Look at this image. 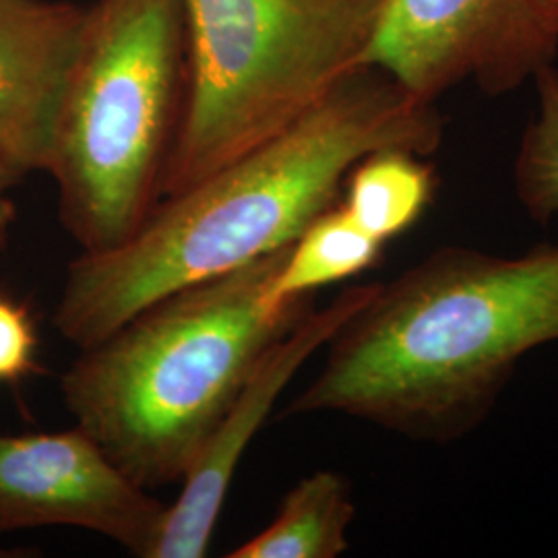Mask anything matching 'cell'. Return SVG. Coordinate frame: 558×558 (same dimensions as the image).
I'll return each instance as SVG.
<instances>
[{
  "label": "cell",
  "instance_id": "12",
  "mask_svg": "<svg viewBox=\"0 0 558 558\" xmlns=\"http://www.w3.org/2000/svg\"><path fill=\"white\" fill-rule=\"evenodd\" d=\"M383 246L338 203L311 221L286 248L271 279V292L279 300L315 296L320 288L354 278L373 267L383 255Z\"/></svg>",
  "mask_w": 558,
  "mask_h": 558
},
{
  "label": "cell",
  "instance_id": "16",
  "mask_svg": "<svg viewBox=\"0 0 558 558\" xmlns=\"http://www.w3.org/2000/svg\"><path fill=\"white\" fill-rule=\"evenodd\" d=\"M21 177L9 168L4 161L0 160V251L7 246L11 228L15 223V203L11 199V191L20 182Z\"/></svg>",
  "mask_w": 558,
  "mask_h": 558
},
{
  "label": "cell",
  "instance_id": "13",
  "mask_svg": "<svg viewBox=\"0 0 558 558\" xmlns=\"http://www.w3.org/2000/svg\"><path fill=\"white\" fill-rule=\"evenodd\" d=\"M532 80L538 106L519 143L513 177L523 209L548 223L558 216V66L544 64Z\"/></svg>",
  "mask_w": 558,
  "mask_h": 558
},
{
  "label": "cell",
  "instance_id": "10",
  "mask_svg": "<svg viewBox=\"0 0 558 558\" xmlns=\"http://www.w3.org/2000/svg\"><path fill=\"white\" fill-rule=\"evenodd\" d=\"M354 518L350 484L338 472L319 470L300 480L276 519L228 558H336L350 548Z\"/></svg>",
  "mask_w": 558,
  "mask_h": 558
},
{
  "label": "cell",
  "instance_id": "11",
  "mask_svg": "<svg viewBox=\"0 0 558 558\" xmlns=\"http://www.w3.org/2000/svg\"><path fill=\"white\" fill-rule=\"evenodd\" d=\"M435 168L408 149L387 147L364 156L343 182L339 205L373 239H396L435 199Z\"/></svg>",
  "mask_w": 558,
  "mask_h": 558
},
{
  "label": "cell",
  "instance_id": "8",
  "mask_svg": "<svg viewBox=\"0 0 558 558\" xmlns=\"http://www.w3.org/2000/svg\"><path fill=\"white\" fill-rule=\"evenodd\" d=\"M525 0H383L360 66H375L420 100L461 81L502 94V73Z\"/></svg>",
  "mask_w": 558,
  "mask_h": 558
},
{
  "label": "cell",
  "instance_id": "6",
  "mask_svg": "<svg viewBox=\"0 0 558 558\" xmlns=\"http://www.w3.org/2000/svg\"><path fill=\"white\" fill-rule=\"evenodd\" d=\"M168 505L141 488L83 428L11 435L0 428V536L69 525L154 557Z\"/></svg>",
  "mask_w": 558,
  "mask_h": 558
},
{
  "label": "cell",
  "instance_id": "15",
  "mask_svg": "<svg viewBox=\"0 0 558 558\" xmlns=\"http://www.w3.org/2000/svg\"><path fill=\"white\" fill-rule=\"evenodd\" d=\"M38 371V336L25 304L0 294V383H20Z\"/></svg>",
  "mask_w": 558,
  "mask_h": 558
},
{
  "label": "cell",
  "instance_id": "1",
  "mask_svg": "<svg viewBox=\"0 0 558 558\" xmlns=\"http://www.w3.org/2000/svg\"><path fill=\"white\" fill-rule=\"evenodd\" d=\"M442 137L435 101L420 100L380 69L359 66L279 135L158 201L126 242L81 253L52 323L85 350L156 300L290 246L338 205L364 156L399 147L426 158Z\"/></svg>",
  "mask_w": 558,
  "mask_h": 558
},
{
  "label": "cell",
  "instance_id": "9",
  "mask_svg": "<svg viewBox=\"0 0 558 558\" xmlns=\"http://www.w3.org/2000/svg\"><path fill=\"white\" fill-rule=\"evenodd\" d=\"M85 9L62 0H0V160L46 172L80 50Z\"/></svg>",
  "mask_w": 558,
  "mask_h": 558
},
{
  "label": "cell",
  "instance_id": "5",
  "mask_svg": "<svg viewBox=\"0 0 558 558\" xmlns=\"http://www.w3.org/2000/svg\"><path fill=\"white\" fill-rule=\"evenodd\" d=\"M383 0H184L186 85L160 199L294 124L360 66Z\"/></svg>",
  "mask_w": 558,
  "mask_h": 558
},
{
  "label": "cell",
  "instance_id": "2",
  "mask_svg": "<svg viewBox=\"0 0 558 558\" xmlns=\"http://www.w3.org/2000/svg\"><path fill=\"white\" fill-rule=\"evenodd\" d=\"M553 341L558 246L519 257L440 248L377 286L283 416L331 412L451 442L488 416L519 360Z\"/></svg>",
  "mask_w": 558,
  "mask_h": 558
},
{
  "label": "cell",
  "instance_id": "7",
  "mask_svg": "<svg viewBox=\"0 0 558 558\" xmlns=\"http://www.w3.org/2000/svg\"><path fill=\"white\" fill-rule=\"evenodd\" d=\"M379 283L345 288L323 311H308L276 339L228 405L193 470L180 482L179 499L168 507L151 558H201L209 553L240 459L274 412L281 393L320 348L336 338L375 294Z\"/></svg>",
  "mask_w": 558,
  "mask_h": 558
},
{
  "label": "cell",
  "instance_id": "4",
  "mask_svg": "<svg viewBox=\"0 0 558 558\" xmlns=\"http://www.w3.org/2000/svg\"><path fill=\"white\" fill-rule=\"evenodd\" d=\"M186 85L184 0H98L60 108L48 174L81 253L131 239L160 201Z\"/></svg>",
  "mask_w": 558,
  "mask_h": 558
},
{
  "label": "cell",
  "instance_id": "3",
  "mask_svg": "<svg viewBox=\"0 0 558 558\" xmlns=\"http://www.w3.org/2000/svg\"><path fill=\"white\" fill-rule=\"evenodd\" d=\"M286 248L156 300L62 375L77 426L141 488L186 478L263 352L311 311L271 292Z\"/></svg>",
  "mask_w": 558,
  "mask_h": 558
},
{
  "label": "cell",
  "instance_id": "14",
  "mask_svg": "<svg viewBox=\"0 0 558 558\" xmlns=\"http://www.w3.org/2000/svg\"><path fill=\"white\" fill-rule=\"evenodd\" d=\"M557 48L558 0H525L505 62L502 94L532 80L544 64L555 62Z\"/></svg>",
  "mask_w": 558,
  "mask_h": 558
}]
</instances>
